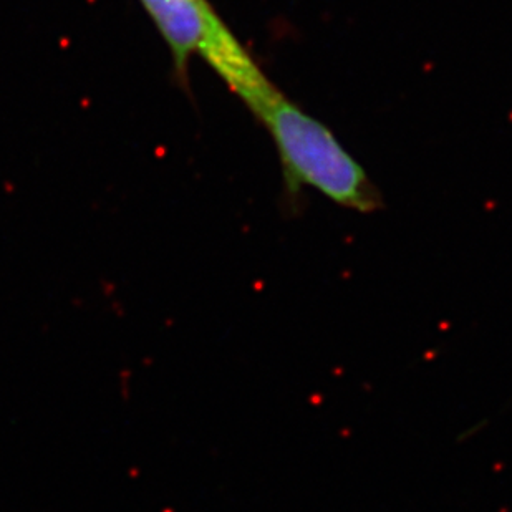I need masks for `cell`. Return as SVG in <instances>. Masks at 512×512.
<instances>
[{"mask_svg": "<svg viewBox=\"0 0 512 512\" xmlns=\"http://www.w3.org/2000/svg\"><path fill=\"white\" fill-rule=\"evenodd\" d=\"M256 116L274 138L285 188L292 198L309 186L360 213H372L382 206V196L365 170L322 121L281 92L274 93Z\"/></svg>", "mask_w": 512, "mask_h": 512, "instance_id": "6da1fadb", "label": "cell"}, {"mask_svg": "<svg viewBox=\"0 0 512 512\" xmlns=\"http://www.w3.org/2000/svg\"><path fill=\"white\" fill-rule=\"evenodd\" d=\"M140 2L170 47L179 75L184 77L191 55H201L252 113L277 92L208 0Z\"/></svg>", "mask_w": 512, "mask_h": 512, "instance_id": "7a4b0ae2", "label": "cell"}]
</instances>
